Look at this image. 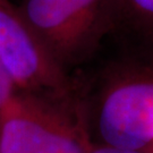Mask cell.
Returning <instances> with one entry per match:
<instances>
[{"mask_svg": "<svg viewBox=\"0 0 153 153\" xmlns=\"http://www.w3.org/2000/svg\"><path fill=\"white\" fill-rule=\"evenodd\" d=\"M16 91L17 88L13 79L0 62V115L7 102L9 101V99L14 95Z\"/></svg>", "mask_w": 153, "mask_h": 153, "instance_id": "8992f818", "label": "cell"}, {"mask_svg": "<svg viewBox=\"0 0 153 153\" xmlns=\"http://www.w3.org/2000/svg\"><path fill=\"white\" fill-rule=\"evenodd\" d=\"M71 103L16 91L0 115V153H88Z\"/></svg>", "mask_w": 153, "mask_h": 153, "instance_id": "6da1fadb", "label": "cell"}, {"mask_svg": "<svg viewBox=\"0 0 153 153\" xmlns=\"http://www.w3.org/2000/svg\"><path fill=\"white\" fill-rule=\"evenodd\" d=\"M0 62L17 91L71 103L65 69L9 1L0 2Z\"/></svg>", "mask_w": 153, "mask_h": 153, "instance_id": "3957f363", "label": "cell"}, {"mask_svg": "<svg viewBox=\"0 0 153 153\" xmlns=\"http://www.w3.org/2000/svg\"><path fill=\"white\" fill-rule=\"evenodd\" d=\"M131 15L153 26V0H119Z\"/></svg>", "mask_w": 153, "mask_h": 153, "instance_id": "5b68a950", "label": "cell"}, {"mask_svg": "<svg viewBox=\"0 0 153 153\" xmlns=\"http://www.w3.org/2000/svg\"><path fill=\"white\" fill-rule=\"evenodd\" d=\"M5 1H8V0H0V2H5Z\"/></svg>", "mask_w": 153, "mask_h": 153, "instance_id": "ba28073f", "label": "cell"}, {"mask_svg": "<svg viewBox=\"0 0 153 153\" xmlns=\"http://www.w3.org/2000/svg\"><path fill=\"white\" fill-rule=\"evenodd\" d=\"M95 124L102 146H152L153 79L129 81L111 88L100 103Z\"/></svg>", "mask_w": 153, "mask_h": 153, "instance_id": "277c9868", "label": "cell"}, {"mask_svg": "<svg viewBox=\"0 0 153 153\" xmlns=\"http://www.w3.org/2000/svg\"><path fill=\"white\" fill-rule=\"evenodd\" d=\"M88 153H153V146L140 149V150H124V149H115L98 145L95 148L88 149Z\"/></svg>", "mask_w": 153, "mask_h": 153, "instance_id": "52a82bcc", "label": "cell"}, {"mask_svg": "<svg viewBox=\"0 0 153 153\" xmlns=\"http://www.w3.org/2000/svg\"><path fill=\"white\" fill-rule=\"evenodd\" d=\"M115 0H22L17 8L59 65L81 59L108 22Z\"/></svg>", "mask_w": 153, "mask_h": 153, "instance_id": "7a4b0ae2", "label": "cell"}]
</instances>
